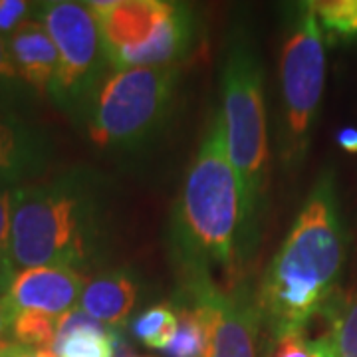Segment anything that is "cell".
Listing matches in <instances>:
<instances>
[{"instance_id":"6da1fadb","label":"cell","mask_w":357,"mask_h":357,"mask_svg":"<svg viewBox=\"0 0 357 357\" xmlns=\"http://www.w3.org/2000/svg\"><path fill=\"white\" fill-rule=\"evenodd\" d=\"M345 262V230L332 171H324L274 255L256 294L270 337L302 332L335 298Z\"/></svg>"},{"instance_id":"7a4b0ae2","label":"cell","mask_w":357,"mask_h":357,"mask_svg":"<svg viewBox=\"0 0 357 357\" xmlns=\"http://www.w3.org/2000/svg\"><path fill=\"white\" fill-rule=\"evenodd\" d=\"M173 246L185 282L213 280V272L222 270L234 284L244 255L250 252L241 178L230 163L220 109L204 131L178 195Z\"/></svg>"},{"instance_id":"3957f363","label":"cell","mask_w":357,"mask_h":357,"mask_svg":"<svg viewBox=\"0 0 357 357\" xmlns=\"http://www.w3.org/2000/svg\"><path fill=\"white\" fill-rule=\"evenodd\" d=\"M109 201L103 181L89 169H70L44 183L16 187L10 250L16 272L60 266L82 272L105 246Z\"/></svg>"},{"instance_id":"277c9868","label":"cell","mask_w":357,"mask_h":357,"mask_svg":"<svg viewBox=\"0 0 357 357\" xmlns=\"http://www.w3.org/2000/svg\"><path fill=\"white\" fill-rule=\"evenodd\" d=\"M220 114L230 163L241 178L244 234L252 250L266 189L268 129L262 64L248 40L234 38L230 42L222 68Z\"/></svg>"},{"instance_id":"5b68a950","label":"cell","mask_w":357,"mask_h":357,"mask_svg":"<svg viewBox=\"0 0 357 357\" xmlns=\"http://www.w3.org/2000/svg\"><path fill=\"white\" fill-rule=\"evenodd\" d=\"M177 77V66L119 70L103 77L86 107L89 139L115 149L153 135L171 109Z\"/></svg>"},{"instance_id":"8992f818","label":"cell","mask_w":357,"mask_h":357,"mask_svg":"<svg viewBox=\"0 0 357 357\" xmlns=\"http://www.w3.org/2000/svg\"><path fill=\"white\" fill-rule=\"evenodd\" d=\"M326 82V48L310 2L296 6L280 56L282 161L304 159Z\"/></svg>"},{"instance_id":"52a82bcc","label":"cell","mask_w":357,"mask_h":357,"mask_svg":"<svg viewBox=\"0 0 357 357\" xmlns=\"http://www.w3.org/2000/svg\"><path fill=\"white\" fill-rule=\"evenodd\" d=\"M38 14L58 50L50 96L70 114L86 112L109 68L98 18L86 2L70 0L44 2Z\"/></svg>"},{"instance_id":"ba28073f","label":"cell","mask_w":357,"mask_h":357,"mask_svg":"<svg viewBox=\"0 0 357 357\" xmlns=\"http://www.w3.org/2000/svg\"><path fill=\"white\" fill-rule=\"evenodd\" d=\"M203 290L213 306V337L206 357H260L262 318L246 282L218 288L215 280L187 282Z\"/></svg>"},{"instance_id":"9c48e42d","label":"cell","mask_w":357,"mask_h":357,"mask_svg":"<svg viewBox=\"0 0 357 357\" xmlns=\"http://www.w3.org/2000/svg\"><path fill=\"white\" fill-rule=\"evenodd\" d=\"M86 288V276L60 266L26 268L16 272L4 298L16 312H42L64 316L76 310Z\"/></svg>"},{"instance_id":"30bf717a","label":"cell","mask_w":357,"mask_h":357,"mask_svg":"<svg viewBox=\"0 0 357 357\" xmlns=\"http://www.w3.org/2000/svg\"><path fill=\"white\" fill-rule=\"evenodd\" d=\"M52 161L50 137L34 123L0 105V187H22Z\"/></svg>"},{"instance_id":"8fae6325","label":"cell","mask_w":357,"mask_h":357,"mask_svg":"<svg viewBox=\"0 0 357 357\" xmlns=\"http://www.w3.org/2000/svg\"><path fill=\"white\" fill-rule=\"evenodd\" d=\"M98 18L103 46L109 56L135 48L153 36L157 26L175 10L177 2L163 0H109L86 2Z\"/></svg>"},{"instance_id":"7c38bea8","label":"cell","mask_w":357,"mask_h":357,"mask_svg":"<svg viewBox=\"0 0 357 357\" xmlns=\"http://www.w3.org/2000/svg\"><path fill=\"white\" fill-rule=\"evenodd\" d=\"M192 44V16L187 4H175V10L157 26L153 36L135 48H128L109 56L115 72L133 68L175 66L178 58L187 56Z\"/></svg>"},{"instance_id":"4fadbf2b","label":"cell","mask_w":357,"mask_h":357,"mask_svg":"<svg viewBox=\"0 0 357 357\" xmlns=\"http://www.w3.org/2000/svg\"><path fill=\"white\" fill-rule=\"evenodd\" d=\"M22 82L38 91H50L58 68V50L40 20H24L6 42Z\"/></svg>"},{"instance_id":"5bb4252c","label":"cell","mask_w":357,"mask_h":357,"mask_svg":"<svg viewBox=\"0 0 357 357\" xmlns=\"http://www.w3.org/2000/svg\"><path fill=\"white\" fill-rule=\"evenodd\" d=\"M139 286L128 270H107L86 282L79 310L105 328H119L128 321L137 302Z\"/></svg>"},{"instance_id":"9a60e30c","label":"cell","mask_w":357,"mask_h":357,"mask_svg":"<svg viewBox=\"0 0 357 357\" xmlns=\"http://www.w3.org/2000/svg\"><path fill=\"white\" fill-rule=\"evenodd\" d=\"M115 337L117 333L76 307L60 316L50 354L54 357H115Z\"/></svg>"},{"instance_id":"2e32d148","label":"cell","mask_w":357,"mask_h":357,"mask_svg":"<svg viewBox=\"0 0 357 357\" xmlns=\"http://www.w3.org/2000/svg\"><path fill=\"white\" fill-rule=\"evenodd\" d=\"M324 314H328V330L321 337L332 357H357V292L332 300Z\"/></svg>"},{"instance_id":"e0dca14e","label":"cell","mask_w":357,"mask_h":357,"mask_svg":"<svg viewBox=\"0 0 357 357\" xmlns=\"http://www.w3.org/2000/svg\"><path fill=\"white\" fill-rule=\"evenodd\" d=\"M324 40L354 42L357 40V0H318L310 2Z\"/></svg>"},{"instance_id":"ac0fdd59","label":"cell","mask_w":357,"mask_h":357,"mask_svg":"<svg viewBox=\"0 0 357 357\" xmlns=\"http://www.w3.org/2000/svg\"><path fill=\"white\" fill-rule=\"evenodd\" d=\"M177 326V310L169 304H157L133 321V333L143 345L165 351L175 337Z\"/></svg>"},{"instance_id":"d6986e66","label":"cell","mask_w":357,"mask_h":357,"mask_svg":"<svg viewBox=\"0 0 357 357\" xmlns=\"http://www.w3.org/2000/svg\"><path fill=\"white\" fill-rule=\"evenodd\" d=\"M60 316L42 312H16L13 319V340L30 349H48L58 333Z\"/></svg>"},{"instance_id":"ffe728a7","label":"cell","mask_w":357,"mask_h":357,"mask_svg":"<svg viewBox=\"0 0 357 357\" xmlns=\"http://www.w3.org/2000/svg\"><path fill=\"white\" fill-rule=\"evenodd\" d=\"M13 187H0V296L8 292L16 268L10 250V215H13Z\"/></svg>"},{"instance_id":"44dd1931","label":"cell","mask_w":357,"mask_h":357,"mask_svg":"<svg viewBox=\"0 0 357 357\" xmlns=\"http://www.w3.org/2000/svg\"><path fill=\"white\" fill-rule=\"evenodd\" d=\"M328 345L319 335L318 340H310L306 330L302 332L282 333L270 342L266 357H326Z\"/></svg>"},{"instance_id":"7402d4cb","label":"cell","mask_w":357,"mask_h":357,"mask_svg":"<svg viewBox=\"0 0 357 357\" xmlns=\"http://www.w3.org/2000/svg\"><path fill=\"white\" fill-rule=\"evenodd\" d=\"M22 77L18 76L16 68L13 64L10 52L6 42L0 36V105H8L14 96L18 93V89L22 88Z\"/></svg>"},{"instance_id":"603a6c76","label":"cell","mask_w":357,"mask_h":357,"mask_svg":"<svg viewBox=\"0 0 357 357\" xmlns=\"http://www.w3.org/2000/svg\"><path fill=\"white\" fill-rule=\"evenodd\" d=\"M30 13V2L24 0H0V32L13 34L24 22V16Z\"/></svg>"},{"instance_id":"cb8c5ba5","label":"cell","mask_w":357,"mask_h":357,"mask_svg":"<svg viewBox=\"0 0 357 357\" xmlns=\"http://www.w3.org/2000/svg\"><path fill=\"white\" fill-rule=\"evenodd\" d=\"M13 319L14 310L8 304V300L4 296H0V351L10 345L13 340Z\"/></svg>"},{"instance_id":"d4e9b609","label":"cell","mask_w":357,"mask_h":357,"mask_svg":"<svg viewBox=\"0 0 357 357\" xmlns=\"http://www.w3.org/2000/svg\"><path fill=\"white\" fill-rule=\"evenodd\" d=\"M337 145L347 153H357V129L344 128L337 131Z\"/></svg>"},{"instance_id":"484cf974","label":"cell","mask_w":357,"mask_h":357,"mask_svg":"<svg viewBox=\"0 0 357 357\" xmlns=\"http://www.w3.org/2000/svg\"><path fill=\"white\" fill-rule=\"evenodd\" d=\"M326 345H328V344H326ZM326 357H332V354H330V347H328V356H326Z\"/></svg>"},{"instance_id":"4316f807","label":"cell","mask_w":357,"mask_h":357,"mask_svg":"<svg viewBox=\"0 0 357 357\" xmlns=\"http://www.w3.org/2000/svg\"><path fill=\"white\" fill-rule=\"evenodd\" d=\"M129 357H149V356H129Z\"/></svg>"}]
</instances>
